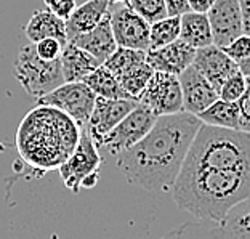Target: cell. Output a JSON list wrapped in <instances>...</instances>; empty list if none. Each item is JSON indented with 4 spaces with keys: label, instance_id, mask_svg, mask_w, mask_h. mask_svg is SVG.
Wrapping results in <instances>:
<instances>
[{
    "label": "cell",
    "instance_id": "9",
    "mask_svg": "<svg viewBox=\"0 0 250 239\" xmlns=\"http://www.w3.org/2000/svg\"><path fill=\"white\" fill-rule=\"evenodd\" d=\"M157 116L151 109H147L145 105L138 101L132 111L125 116L121 122H119L114 129H111L101 141L98 143V148L104 146L109 150L111 154H119L130 146L143 138V136L149 132L154 125Z\"/></svg>",
    "mask_w": 250,
    "mask_h": 239
},
{
    "label": "cell",
    "instance_id": "20",
    "mask_svg": "<svg viewBox=\"0 0 250 239\" xmlns=\"http://www.w3.org/2000/svg\"><path fill=\"white\" fill-rule=\"evenodd\" d=\"M24 34L32 43H36L37 41L45 37H53L56 41H60L62 45L67 43L66 21L52 13L50 10L36 11L31 16V20L27 21Z\"/></svg>",
    "mask_w": 250,
    "mask_h": 239
},
{
    "label": "cell",
    "instance_id": "29",
    "mask_svg": "<svg viewBox=\"0 0 250 239\" xmlns=\"http://www.w3.org/2000/svg\"><path fill=\"white\" fill-rule=\"evenodd\" d=\"M239 108V130L250 132V77H247V87L242 96L236 101Z\"/></svg>",
    "mask_w": 250,
    "mask_h": 239
},
{
    "label": "cell",
    "instance_id": "21",
    "mask_svg": "<svg viewBox=\"0 0 250 239\" xmlns=\"http://www.w3.org/2000/svg\"><path fill=\"white\" fill-rule=\"evenodd\" d=\"M180 39L196 50L213 43L212 27H210L207 13L189 10L180 15Z\"/></svg>",
    "mask_w": 250,
    "mask_h": 239
},
{
    "label": "cell",
    "instance_id": "30",
    "mask_svg": "<svg viewBox=\"0 0 250 239\" xmlns=\"http://www.w3.org/2000/svg\"><path fill=\"white\" fill-rule=\"evenodd\" d=\"M47 8L55 13L56 16H60L62 20H67L74 11V8L77 7L76 0H43Z\"/></svg>",
    "mask_w": 250,
    "mask_h": 239
},
{
    "label": "cell",
    "instance_id": "28",
    "mask_svg": "<svg viewBox=\"0 0 250 239\" xmlns=\"http://www.w3.org/2000/svg\"><path fill=\"white\" fill-rule=\"evenodd\" d=\"M225 50V53L232 58L236 63L246 60L250 56V36L247 34H241L239 37H236L234 41L229 42L226 47H221Z\"/></svg>",
    "mask_w": 250,
    "mask_h": 239
},
{
    "label": "cell",
    "instance_id": "12",
    "mask_svg": "<svg viewBox=\"0 0 250 239\" xmlns=\"http://www.w3.org/2000/svg\"><path fill=\"white\" fill-rule=\"evenodd\" d=\"M207 16L212 27L213 43L218 47H226L244 34L239 0H215Z\"/></svg>",
    "mask_w": 250,
    "mask_h": 239
},
{
    "label": "cell",
    "instance_id": "34",
    "mask_svg": "<svg viewBox=\"0 0 250 239\" xmlns=\"http://www.w3.org/2000/svg\"><path fill=\"white\" fill-rule=\"evenodd\" d=\"M237 66H239V71L244 74L246 77H250V56H247L246 60H242L237 63Z\"/></svg>",
    "mask_w": 250,
    "mask_h": 239
},
{
    "label": "cell",
    "instance_id": "16",
    "mask_svg": "<svg viewBox=\"0 0 250 239\" xmlns=\"http://www.w3.org/2000/svg\"><path fill=\"white\" fill-rule=\"evenodd\" d=\"M212 228L201 231L199 236L250 239V197L228 210L220 221H212Z\"/></svg>",
    "mask_w": 250,
    "mask_h": 239
},
{
    "label": "cell",
    "instance_id": "5",
    "mask_svg": "<svg viewBox=\"0 0 250 239\" xmlns=\"http://www.w3.org/2000/svg\"><path fill=\"white\" fill-rule=\"evenodd\" d=\"M101 162L103 159L98 152V146L95 145L87 127H82L77 146L56 170L67 190L79 193L81 188L92 190L98 185Z\"/></svg>",
    "mask_w": 250,
    "mask_h": 239
},
{
    "label": "cell",
    "instance_id": "27",
    "mask_svg": "<svg viewBox=\"0 0 250 239\" xmlns=\"http://www.w3.org/2000/svg\"><path fill=\"white\" fill-rule=\"evenodd\" d=\"M34 45H36V52L39 55V58H42L45 61L60 60L62 47H64L60 41H56V39H53V37L41 39V41H37Z\"/></svg>",
    "mask_w": 250,
    "mask_h": 239
},
{
    "label": "cell",
    "instance_id": "35",
    "mask_svg": "<svg viewBox=\"0 0 250 239\" xmlns=\"http://www.w3.org/2000/svg\"><path fill=\"white\" fill-rule=\"evenodd\" d=\"M109 2V7L111 5H117V3H128L130 0H107Z\"/></svg>",
    "mask_w": 250,
    "mask_h": 239
},
{
    "label": "cell",
    "instance_id": "24",
    "mask_svg": "<svg viewBox=\"0 0 250 239\" xmlns=\"http://www.w3.org/2000/svg\"><path fill=\"white\" fill-rule=\"evenodd\" d=\"M180 39V16L167 15L166 18L151 22L149 26V48L164 47Z\"/></svg>",
    "mask_w": 250,
    "mask_h": 239
},
{
    "label": "cell",
    "instance_id": "3",
    "mask_svg": "<svg viewBox=\"0 0 250 239\" xmlns=\"http://www.w3.org/2000/svg\"><path fill=\"white\" fill-rule=\"evenodd\" d=\"M77 122L55 106L37 105L22 117L16 132V150L32 170L45 174L56 170L81 138Z\"/></svg>",
    "mask_w": 250,
    "mask_h": 239
},
{
    "label": "cell",
    "instance_id": "7",
    "mask_svg": "<svg viewBox=\"0 0 250 239\" xmlns=\"http://www.w3.org/2000/svg\"><path fill=\"white\" fill-rule=\"evenodd\" d=\"M95 98L96 95L92 92V88L83 81H77L61 84L52 92L37 98L36 103L58 108L69 117H72L79 127H85L93 111Z\"/></svg>",
    "mask_w": 250,
    "mask_h": 239
},
{
    "label": "cell",
    "instance_id": "14",
    "mask_svg": "<svg viewBox=\"0 0 250 239\" xmlns=\"http://www.w3.org/2000/svg\"><path fill=\"white\" fill-rule=\"evenodd\" d=\"M192 66H194L217 90H220L221 84H223L232 72H236L239 69L237 63L232 58H229V56L225 53V50L215 43L197 48L194 60H192Z\"/></svg>",
    "mask_w": 250,
    "mask_h": 239
},
{
    "label": "cell",
    "instance_id": "22",
    "mask_svg": "<svg viewBox=\"0 0 250 239\" xmlns=\"http://www.w3.org/2000/svg\"><path fill=\"white\" fill-rule=\"evenodd\" d=\"M197 117L201 119L202 124L213 125V127L239 130V108L236 101L218 98L202 112H199Z\"/></svg>",
    "mask_w": 250,
    "mask_h": 239
},
{
    "label": "cell",
    "instance_id": "4",
    "mask_svg": "<svg viewBox=\"0 0 250 239\" xmlns=\"http://www.w3.org/2000/svg\"><path fill=\"white\" fill-rule=\"evenodd\" d=\"M15 77L18 79L24 92L32 100L47 95L61 84H64V77L61 72V61H45L39 58L36 45L32 42L21 47L15 61Z\"/></svg>",
    "mask_w": 250,
    "mask_h": 239
},
{
    "label": "cell",
    "instance_id": "10",
    "mask_svg": "<svg viewBox=\"0 0 250 239\" xmlns=\"http://www.w3.org/2000/svg\"><path fill=\"white\" fill-rule=\"evenodd\" d=\"M109 15L117 47L143 50V52L149 48L151 24L128 3H117L114 10H109Z\"/></svg>",
    "mask_w": 250,
    "mask_h": 239
},
{
    "label": "cell",
    "instance_id": "31",
    "mask_svg": "<svg viewBox=\"0 0 250 239\" xmlns=\"http://www.w3.org/2000/svg\"><path fill=\"white\" fill-rule=\"evenodd\" d=\"M168 15H183L186 11H189V5L188 0H166Z\"/></svg>",
    "mask_w": 250,
    "mask_h": 239
},
{
    "label": "cell",
    "instance_id": "8",
    "mask_svg": "<svg viewBox=\"0 0 250 239\" xmlns=\"http://www.w3.org/2000/svg\"><path fill=\"white\" fill-rule=\"evenodd\" d=\"M138 101L147 109H151L157 117L183 112V93H181L178 76L154 71L145 90L140 93Z\"/></svg>",
    "mask_w": 250,
    "mask_h": 239
},
{
    "label": "cell",
    "instance_id": "18",
    "mask_svg": "<svg viewBox=\"0 0 250 239\" xmlns=\"http://www.w3.org/2000/svg\"><path fill=\"white\" fill-rule=\"evenodd\" d=\"M60 61H61V72L62 77H64V82L83 81L90 72H93L101 65L93 55H90L87 50L77 47L72 42H67L62 47Z\"/></svg>",
    "mask_w": 250,
    "mask_h": 239
},
{
    "label": "cell",
    "instance_id": "33",
    "mask_svg": "<svg viewBox=\"0 0 250 239\" xmlns=\"http://www.w3.org/2000/svg\"><path fill=\"white\" fill-rule=\"evenodd\" d=\"M215 0H188V5H189V10L192 11H199V13H207L210 7L213 5Z\"/></svg>",
    "mask_w": 250,
    "mask_h": 239
},
{
    "label": "cell",
    "instance_id": "19",
    "mask_svg": "<svg viewBox=\"0 0 250 239\" xmlns=\"http://www.w3.org/2000/svg\"><path fill=\"white\" fill-rule=\"evenodd\" d=\"M107 13H109L107 0H87V2L76 7L69 18L66 20L67 41L79 36V34L92 31Z\"/></svg>",
    "mask_w": 250,
    "mask_h": 239
},
{
    "label": "cell",
    "instance_id": "17",
    "mask_svg": "<svg viewBox=\"0 0 250 239\" xmlns=\"http://www.w3.org/2000/svg\"><path fill=\"white\" fill-rule=\"evenodd\" d=\"M67 42L76 43L77 47L87 50L90 55H93L101 65L109 58L112 52L117 48V42L114 39L111 27V15L107 13L103 20L95 26L92 31L79 34V36L69 39Z\"/></svg>",
    "mask_w": 250,
    "mask_h": 239
},
{
    "label": "cell",
    "instance_id": "23",
    "mask_svg": "<svg viewBox=\"0 0 250 239\" xmlns=\"http://www.w3.org/2000/svg\"><path fill=\"white\" fill-rule=\"evenodd\" d=\"M83 82L92 88L96 96H104V98H132L122 85L119 84L117 77L112 74L104 65H100L93 72H90Z\"/></svg>",
    "mask_w": 250,
    "mask_h": 239
},
{
    "label": "cell",
    "instance_id": "26",
    "mask_svg": "<svg viewBox=\"0 0 250 239\" xmlns=\"http://www.w3.org/2000/svg\"><path fill=\"white\" fill-rule=\"evenodd\" d=\"M246 87H247V77L237 69L221 84V87L218 90V96L226 101H237L242 96V93L246 92Z\"/></svg>",
    "mask_w": 250,
    "mask_h": 239
},
{
    "label": "cell",
    "instance_id": "13",
    "mask_svg": "<svg viewBox=\"0 0 250 239\" xmlns=\"http://www.w3.org/2000/svg\"><path fill=\"white\" fill-rule=\"evenodd\" d=\"M178 79L181 85V93H183V108L186 112L197 116L199 112H202L213 101L220 98L218 90L192 65L186 67L181 74H178Z\"/></svg>",
    "mask_w": 250,
    "mask_h": 239
},
{
    "label": "cell",
    "instance_id": "11",
    "mask_svg": "<svg viewBox=\"0 0 250 239\" xmlns=\"http://www.w3.org/2000/svg\"><path fill=\"white\" fill-rule=\"evenodd\" d=\"M136 105H138V100L135 98H104V96H96L93 111L90 114L87 125H85L88 133L92 135L95 145L98 146L101 138L111 129H114Z\"/></svg>",
    "mask_w": 250,
    "mask_h": 239
},
{
    "label": "cell",
    "instance_id": "25",
    "mask_svg": "<svg viewBox=\"0 0 250 239\" xmlns=\"http://www.w3.org/2000/svg\"><path fill=\"white\" fill-rule=\"evenodd\" d=\"M128 5L149 22L166 18L168 15L166 0H130Z\"/></svg>",
    "mask_w": 250,
    "mask_h": 239
},
{
    "label": "cell",
    "instance_id": "32",
    "mask_svg": "<svg viewBox=\"0 0 250 239\" xmlns=\"http://www.w3.org/2000/svg\"><path fill=\"white\" fill-rule=\"evenodd\" d=\"M241 13H242V27L244 34L250 36V0H239Z\"/></svg>",
    "mask_w": 250,
    "mask_h": 239
},
{
    "label": "cell",
    "instance_id": "6",
    "mask_svg": "<svg viewBox=\"0 0 250 239\" xmlns=\"http://www.w3.org/2000/svg\"><path fill=\"white\" fill-rule=\"evenodd\" d=\"M103 65L114 74L122 88L135 100H138L154 72L146 61V52L127 47H117Z\"/></svg>",
    "mask_w": 250,
    "mask_h": 239
},
{
    "label": "cell",
    "instance_id": "15",
    "mask_svg": "<svg viewBox=\"0 0 250 239\" xmlns=\"http://www.w3.org/2000/svg\"><path fill=\"white\" fill-rule=\"evenodd\" d=\"M196 48L177 39L172 43H167L164 47L147 48L146 50V61L154 71L170 72V74H181L186 67H189L194 60Z\"/></svg>",
    "mask_w": 250,
    "mask_h": 239
},
{
    "label": "cell",
    "instance_id": "1",
    "mask_svg": "<svg viewBox=\"0 0 250 239\" xmlns=\"http://www.w3.org/2000/svg\"><path fill=\"white\" fill-rule=\"evenodd\" d=\"M178 207L220 221L250 197V132L201 124L172 188Z\"/></svg>",
    "mask_w": 250,
    "mask_h": 239
},
{
    "label": "cell",
    "instance_id": "2",
    "mask_svg": "<svg viewBox=\"0 0 250 239\" xmlns=\"http://www.w3.org/2000/svg\"><path fill=\"white\" fill-rule=\"evenodd\" d=\"M201 124L186 111L159 116L138 143L116 154L125 180L146 191H170Z\"/></svg>",
    "mask_w": 250,
    "mask_h": 239
}]
</instances>
